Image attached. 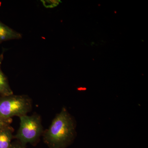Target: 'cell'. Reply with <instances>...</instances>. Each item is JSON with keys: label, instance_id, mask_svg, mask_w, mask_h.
Masks as SVG:
<instances>
[{"label": "cell", "instance_id": "cell-8", "mask_svg": "<svg viewBox=\"0 0 148 148\" xmlns=\"http://www.w3.org/2000/svg\"><path fill=\"white\" fill-rule=\"evenodd\" d=\"M10 148H25V146L22 145L19 142L12 143Z\"/></svg>", "mask_w": 148, "mask_h": 148}, {"label": "cell", "instance_id": "cell-2", "mask_svg": "<svg viewBox=\"0 0 148 148\" xmlns=\"http://www.w3.org/2000/svg\"><path fill=\"white\" fill-rule=\"evenodd\" d=\"M20 125L14 138L21 145H35L38 143L44 132L41 118L37 114L19 117Z\"/></svg>", "mask_w": 148, "mask_h": 148}, {"label": "cell", "instance_id": "cell-1", "mask_svg": "<svg viewBox=\"0 0 148 148\" xmlns=\"http://www.w3.org/2000/svg\"><path fill=\"white\" fill-rule=\"evenodd\" d=\"M76 121L65 108L57 114L43 138L49 148H66L73 142L77 133Z\"/></svg>", "mask_w": 148, "mask_h": 148}, {"label": "cell", "instance_id": "cell-3", "mask_svg": "<svg viewBox=\"0 0 148 148\" xmlns=\"http://www.w3.org/2000/svg\"><path fill=\"white\" fill-rule=\"evenodd\" d=\"M32 101L25 95L0 96V117L12 119L27 114L32 111Z\"/></svg>", "mask_w": 148, "mask_h": 148}, {"label": "cell", "instance_id": "cell-6", "mask_svg": "<svg viewBox=\"0 0 148 148\" xmlns=\"http://www.w3.org/2000/svg\"><path fill=\"white\" fill-rule=\"evenodd\" d=\"M3 51L0 55V95L1 96H8L13 94L8 79L3 73L1 68L2 63L3 59Z\"/></svg>", "mask_w": 148, "mask_h": 148}, {"label": "cell", "instance_id": "cell-7", "mask_svg": "<svg viewBox=\"0 0 148 148\" xmlns=\"http://www.w3.org/2000/svg\"><path fill=\"white\" fill-rule=\"evenodd\" d=\"M12 122V118L5 119L0 117V129L8 125H10Z\"/></svg>", "mask_w": 148, "mask_h": 148}, {"label": "cell", "instance_id": "cell-4", "mask_svg": "<svg viewBox=\"0 0 148 148\" xmlns=\"http://www.w3.org/2000/svg\"><path fill=\"white\" fill-rule=\"evenodd\" d=\"M22 34L0 21V43L9 40L20 39Z\"/></svg>", "mask_w": 148, "mask_h": 148}, {"label": "cell", "instance_id": "cell-5", "mask_svg": "<svg viewBox=\"0 0 148 148\" xmlns=\"http://www.w3.org/2000/svg\"><path fill=\"white\" fill-rule=\"evenodd\" d=\"M14 130L11 125L0 129V148H10Z\"/></svg>", "mask_w": 148, "mask_h": 148}]
</instances>
